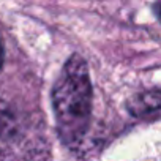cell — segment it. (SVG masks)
<instances>
[{"label": "cell", "instance_id": "obj_4", "mask_svg": "<svg viewBox=\"0 0 161 161\" xmlns=\"http://www.w3.org/2000/svg\"><path fill=\"white\" fill-rule=\"evenodd\" d=\"M0 161H13V159L10 153H7L5 150H0Z\"/></svg>", "mask_w": 161, "mask_h": 161}, {"label": "cell", "instance_id": "obj_3", "mask_svg": "<svg viewBox=\"0 0 161 161\" xmlns=\"http://www.w3.org/2000/svg\"><path fill=\"white\" fill-rule=\"evenodd\" d=\"M21 120L14 109L0 98V142H10L19 137Z\"/></svg>", "mask_w": 161, "mask_h": 161}, {"label": "cell", "instance_id": "obj_1", "mask_svg": "<svg viewBox=\"0 0 161 161\" xmlns=\"http://www.w3.org/2000/svg\"><path fill=\"white\" fill-rule=\"evenodd\" d=\"M51 98L60 139L71 148L77 147L89 133L93 104L89 66L79 54H73L65 62Z\"/></svg>", "mask_w": 161, "mask_h": 161}, {"label": "cell", "instance_id": "obj_2", "mask_svg": "<svg viewBox=\"0 0 161 161\" xmlns=\"http://www.w3.org/2000/svg\"><path fill=\"white\" fill-rule=\"evenodd\" d=\"M159 106H161V92H159V89H152V90L136 93L126 103L128 112L133 117L144 119V120L158 119Z\"/></svg>", "mask_w": 161, "mask_h": 161}, {"label": "cell", "instance_id": "obj_5", "mask_svg": "<svg viewBox=\"0 0 161 161\" xmlns=\"http://www.w3.org/2000/svg\"><path fill=\"white\" fill-rule=\"evenodd\" d=\"M3 60H5V52H3V44H2V40H0V69L3 66Z\"/></svg>", "mask_w": 161, "mask_h": 161}]
</instances>
